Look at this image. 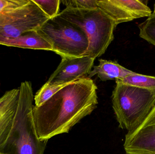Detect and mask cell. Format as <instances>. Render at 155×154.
I'll return each mask as SVG.
<instances>
[{"label":"cell","instance_id":"obj_1","mask_svg":"<svg viewBox=\"0 0 155 154\" xmlns=\"http://www.w3.org/2000/svg\"><path fill=\"white\" fill-rule=\"evenodd\" d=\"M97 87L88 77L69 83L32 112L38 137L48 141L68 133L81 119L97 108Z\"/></svg>","mask_w":155,"mask_h":154},{"label":"cell","instance_id":"obj_2","mask_svg":"<svg viewBox=\"0 0 155 154\" xmlns=\"http://www.w3.org/2000/svg\"><path fill=\"white\" fill-rule=\"evenodd\" d=\"M16 113L9 134L0 143L1 154H44L48 141L39 139L32 109L33 96L30 81L21 83Z\"/></svg>","mask_w":155,"mask_h":154},{"label":"cell","instance_id":"obj_3","mask_svg":"<svg viewBox=\"0 0 155 154\" xmlns=\"http://www.w3.org/2000/svg\"><path fill=\"white\" fill-rule=\"evenodd\" d=\"M112 96L113 108L119 127L134 131L155 106V90L141 88L116 81Z\"/></svg>","mask_w":155,"mask_h":154},{"label":"cell","instance_id":"obj_4","mask_svg":"<svg viewBox=\"0 0 155 154\" xmlns=\"http://www.w3.org/2000/svg\"><path fill=\"white\" fill-rule=\"evenodd\" d=\"M58 15L84 32L88 47L84 56L95 59L105 52L114 39V22L99 8L95 10L66 8Z\"/></svg>","mask_w":155,"mask_h":154},{"label":"cell","instance_id":"obj_5","mask_svg":"<svg viewBox=\"0 0 155 154\" xmlns=\"http://www.w3.org/2000/svg\"><path fill=\"white\" fill-rule=\"evenodd\" d=\"M37 31L50 43L52 51L62 58L84 56L88 49L84 32L58 14L49 19Z\"/></svg>","mask_w":155,"mask_h":154},{"label":"cell","instance_id":"obj_6","mask_svg":"<svg viewBox=\"0 0 155 154\" xmlns=\"http://www.w3.org/2000/svg\"><path fill=\"white\" fill-rule=\"evenodd\" d=\"M50 18L33 0L24 6L0 13V38H14L37 30Z\"/></svg>","mask_w":155,"mask_h":154},{"label":"cell","instance_id":"obj_7","mask_svg":"<svg viewBox=\"0 0 155 154\" xmlns=\"http://www.w3.org/2000/svg\"><path fill=\"white\" fill-rule=\"evenodd\" d=\"M126 154H155V106L143 124L125 135Z\"/></svg>","mask_w":155,"mask_h":154},{"label":"cell","instance_id":"obj_8","mask_svg":"<svg viewBox=\"0 0 155 154\" xmlns=\"http://www.w3.org/2000/svg\"><path fill=\"white\" fill-rule=\"evenodd\" d=\"M94 59L88 56L64 58L45 85L58 86L69 84L89 74Z\"/></svg>","mask_w":155,"mask_h":154},{"label":"cell","instance_id":"obj_9","mask_svg":"<svg viewBox=\"0 0 155 154\" xmlns=\"http://www.w3.org/2000/svg\"><path fill=\"white\" fill-rule=\"evenodd\" d=\"M19 88L6 91L0 97V143L10 132L16 113L19 97Z\"/></svg>","mask_w":155,"mask_h":154},{"label":"cell","instance_id":"obj_10","mask_svg":"<svg viewBox=\"0 0 155 154\" xmlns=\"http://www.w3.org/2000/svg\"><path fill=\"white\" fill-rule=\"evenodd\" d=\"M0 45L22 49L53 51L50 43L37 30L25 33L16 38H0Z\"/></svg>","mask_w":155,"mask_h":154},{"label":"cell","instance_id":"obj_11","mask_svg":"<svg viewBox=\"0 0 155 154\" xmlns=\"http://www.w3.org/2000/svg\"><path fill=\"white\" fill-rule=\"evenodd\" d=\"M99 64L94 66V69L91 71L87 77L91 79L92 77L97 75L102 81L113 80L122 79L128 75L134 74L135 72L129 70L118 64L117 61L100 59Z\"/></svg>","mask_w":155,"mask_h":154},{"label":"cell","instance_id":"obj_12","mask_svg":"<svg viewBox=\"0 0 155 154\" xmlns=\"http://www.w3.org/2000/svg\"><path fill=\"white\" fill-rule=\"evenodd\" d=\"M97 7L110 17L117 26L119 24L134 20L115 0H97Z\"/></svg>","mask_w":155,"mask_h":154},{"label":"cell","instance_id":"obj_13","mask_svg":"<svg viewBox=\"0 0 155 154\" xmlns=\"http://www.w3.org/2000/svg\"><path fill=\"white\" fill-rule=\"evenodd\" d=\"M119 5L125 10L134 19L149 17L152 11L147 4L138 0H115Z\"/></svg>","mask_w":155,"mask_h":154},{"label":"cell","instance_id":"obj_14","mask_svg":"<svg viewBox=\"0 0 155 154\" xmlns=\"http://www.w3.org/2000/svg\"><path fill=\"white\" fill-rule=\"evenodd\" d=\"M115 80L125 85L155 90V77L146 76L135 72L123 78L117 79Z\"/></svg>","mask_w":155,"mask_h":154},{"label":"cell","instance_id":"obj_15","mask_svg":"<svg viewBox=\"0 0 155 154\" xmlns=\"http://www.w3.org/2000/svg\"><path fill=\"white\" fill-rule=\"evenodd\" d=\"M68 84L51 86L45 84L35 96V106L39 107L41 105Z\"/></svg>","mask_w":155,"mask_h":154},{"label":"cell","instance_id":"obj_16","mask_svg":"<svg viewBox=\"0 0 155 154\" xmlns=\"http://www.w3.org/2000/svg\"><path fill=\"white\" fill-rule=\"evenodd\" d=\"M138 26L140 37L155 46V16L148 17Z\"/></svg>","mask_w":155,"mask_h":154},{"label":"cell","instance_id":"obj_17","mask_svg":"<svg viewBox=\"0 0 155 154\" xmlns=\"http://www.w3.org/2000/svg\"><path fill=\"white\" fill-rule=\"evenodd\" d=\"M50 19L59 14L60 0H33Z\"/></svg>","mask_w":155,"mask_h":154},{"label":"cell","instance_id":"obj_18","mask_svg":"<svg viewBox=\"0 0 155 154\" xmlns=\"http://www.w3.org/2000/svg\"><path fill=\"white\" fill-rule=\"evenodd\" d=\"M66 8L93 10L97 9V0H63Z\"/></svg>","mask_w":155,"mask_h":154},{"label":"cell","instance_id":"obj_19","mask_svg":"<svg viewBox=\"0 0 155 154\" xmlns=\"http://www.w3.org/2000/svg\"><path fill=\"white\" fill-rule=\"evenodd\" d=\"M29 2L30 0H0V13L22 7Z\"/></svg>","mask_w":155,"mask_h":154},{"label":"cell","instance_id":"obj_20","mask_svg":"<svg viewBox=\"0 0 155 154\" xmlns=\"http://www.w3.org/2000/svg\"><path fill=\"white\" fill-rule=\"evenodd\" d=\"M155 16V3L154 4V11L152 13V15L150 16Z\"/></svg>","mask_w":155,"mask_h":154},{"label":"cell","instance_id":"obj_21","mask_svg":"<svg viewBox=\"0 0 155 154\" xmlns=\"http://www.w3.org/2000/svg\"><path fill=\"white\" fill-rule=\"evenodd\" d=\"M0 154H1V153H0Z\"/></svg>","mask_w":155,"mask_h":154}]
</instances>
